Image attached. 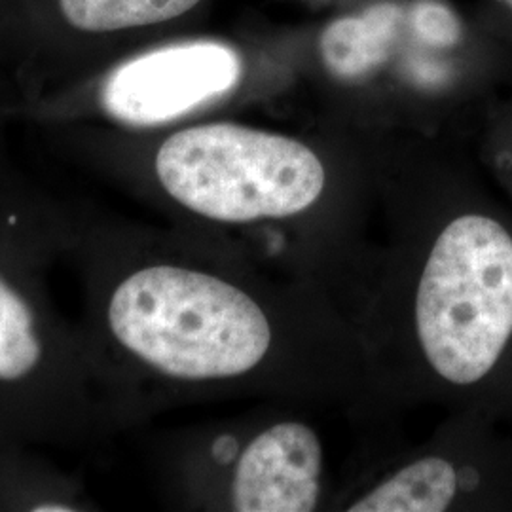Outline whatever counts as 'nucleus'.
Segmentation results:
<instances>
[{
	"instance_id": "13",
	"label": "nucleus",
	"mask_w": 512,
	"mask_h": 512,
	"mask_svg": "<svg viewBox=\"0 0 512 512\" xmlns=\"http://www.w3.org/2000/svg\"><path fill=\"white\" fill-rule=\"evenodd\" d=\"M505 2H507V4H509V6L512 8V0H505Z\"/></svg>"
},
{
	"instance_id": "9",
	"label": "nucleus",
	"mask_w": 512,
	"mask_h": 512,
	"mask_svg": "<svg viewBox=\"0 0 512 512\" xmlns=\"http://www.w3.org/2000/svg\"><path fill=\"white\" fill-rule=\"evenodd\" d=\"M458 494V471L450 461L425 458L404 467L351 512H442Z\"/></svg>"
},
{
	"instance_id": "11",
	"label": "nucleus",
	"mask_w": 512,
	"mask_h": 512,
	"mask_svg": "<svg viewBox=\"0 0 512 512\" xmlns=\"http://www.w3.org/2000/svg\"><path fill=\"white\" fill-rule=\"evenodd\" d=\"M410 23L418 37L429 46L450 48L461 38V25L456 14L437 0H421L410 10Z\"/></svg>"
},
{
	"instance_id": "3",
	"label": "nucleus",
	"mask_w": 512,
	"mask_h": 512,
	"mask_svg": "<svg viewBox=\"0 0 512 512\" xmlns=\"http://www.w3.org/2000/svg\"><path fill=\"white\" fill-rule=\"evenodd\" d=\"M152 173L171 202L222 224L291 217L325 188V167L306 145L226 122L169 135L154 152Z\"/></svg>"
},
{
	"instance_id": "2",
	"label": "nucleus",
	"mask_w": 512,
	"mask_h": 512,
	"mask_svg": "<svg viewBox=\"0 0 512 512\" xmlns=\"http://www.w3.org/2000/svg\"><path fill=\"white\" fill-rule=\"evenodd\" d=\"M73 215L35 209L0 217V442L27 448L109 439L129 397L46 287Z\"/></svg>"
},
{
	"instance_id": "5",
	"label": "nucleus",
	"mask_w": 512,
	"mask_h": 512,
	"mask_svg": "<svg viewBox=\"0 0 512 512\" xmlns=\"http://www.w3.org/2000/svg\"><path fill=\"white\" fill-rule=\"evenodd\" d=\"M241 71L238 52L226 44H171L114 67L95 92V107L126 128H160L234 92Z\"/></svg>"
},
{
	"instance_id": "10",
	"label": "nucleus",
	"mask_w": 512,
	"mask_h": 512,
	"mask_svg": "<svg viewBox=\"0 0 512 512\" xmlns=\"http://www.w3.org/2000/svg\"><path fill=\"white\" fill-rule=\"evenodd\" d=\"M200 0H59L63 18L86 33H112L179 18Z\"/></svg>"
},
{
	"instance_id": "7",
	"label": "nucleus",
	"mask_w": 512,
	"mask_h": 512,
	"mask_svg": "<svg viewBox=\"0 0 512 512\" xmlns=\"http://www.w3.org/2000/svg\"><path fill=\"white\" fill-rule=\"evenodd\" d=\"M84 484L52 463L31 454V448L0 442V511H97Z\"/></svg>"
},
{
	"instance_id": "6",
	"label": "nucleus",
	"mask_w": 512,
	"mask_h": 512,
	"mask_svg": "<svg viewBox=\"0 0 512 512\" xmlns=\"http://www.w3.org/2000/svg\"><path fill=\"white\" fill-rule=\"evenodd\" d=\"M321 442L308 425L279 423L239 452L219 461L234 465L230 505L238 512H310L319 501Z\"/></svg>"
},
{
	"instance_id": "12",
	"label": "nucleus",
	"mask_w": 512,
	"mask_h": 512,
	"mask_svg": "<svg viewBox=\"0 0 512 512\" xmlns=\"http://www.w3.org/2000/svg\"><path fill=\"white\" fill-rule=\"evenodd\" d=\"M27 207H19L16 202H8L4 200V196H0V217H6V215H18L23 213Z\"/></svg>"
},
{
	"instance_id": "8",
	"label": "nucleus",
	"mask_w": 512,
	"mask_h": 512,
	"mask_svg": "<svg viewBox=\"0 0 512 512\" xmlns=\"http://www.w3.org/2000/svg\"><path fill=\"white\" fill-rule=\"evenodd\" d=\"M401 18L403 10L385 2L359 16L332 21L319 42L325 67L340 80H359L374 73L391 52Z\"/></svg>"
},
{
	"instance_id": "4",
	"label": "nucleus",
	"mask_w": 512,
	"mask_h": 512,
	"mask_svg": "<svg viewBox=\"0 0 512 512\" xmlns=\"http://www.w3.org/2000/svg\"><path fill=\"white\" fill-rule=\"evenodd\" d=\"M416 323L427 361L450 384L486 378L512 338V236L484 215L440 234L421 274Z\"/></svg>"
},
{
	"instance_id": "1",
	"label": "nucleus",
	"mask_w": 512,
	"mask_h": 512,
	"mask_svg": "<svg viewBox=\"0 0 512 512\" xmlns=\"http://www.w3.org/2000/svg\"><path fill=\"white\" fill-rule=\"evenodd\" d=\"M63 256L80 272L82 327L129 399L135 376L230 382L270 349V321L251 294L200 266L135 253L109 220L74 217Z\"/></svg>"
}]
</instances>
